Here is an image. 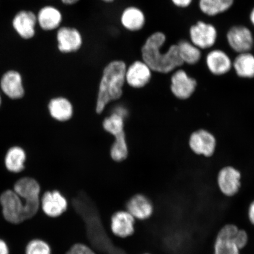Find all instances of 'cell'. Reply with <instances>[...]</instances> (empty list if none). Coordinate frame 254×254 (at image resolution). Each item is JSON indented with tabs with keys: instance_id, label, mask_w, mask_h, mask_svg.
Wrapping results in <instances>:
<instances>
[{
	"instance_id": "obj_17",
	"label": "cell",
	"mask_w": 254,
	"mask_h": 254,
	"mask_svg": "<svg viewBox=\"0 0 254 254\" xmlns=\"http://www.w3.org/2000/svg\"><path fill=\"white\" fill-rule=\"evenodd\" d=\"M36 17L38 27L44 31H56L63 25V12L55 5L43 6L36 13Z\"/></svg>"
},
{
	"instance_id": "obj_14",
	"label": "cell",
	"mask_w": 254,
	"mask_h": 254,
	"mask_svg": "<svg viewBox=\"0 0 254 254\" xmlns=\"http://www.w3.org/2000/svg\"><path fill=\"white\" fill-rule=\"evenodd\" d=\"M12 27L22 39L29 40L36 36L38 27L36 14L31 10L22 9L12 20Z\"/></svg>"
},
{
	"instance_id": "obj_11",
	"label": "cell",
	"mask_w": 254,
	"mask_h": 254,
	"mask_svg": "<svg viewBox=\"0 0 254 254\" xmlns=\"http://www.w3.org/2000/svg\"><path fill=\"white\" fill-rule=\"evenodd\" d=\"M189 146L195 155L210 158L215 153L217 139L211 132L205 129H199L190 135Z\"/></svg>"
},
{
	"instance_id": "obj_9",
	"label": "cell",
	"mask_w": 254,
	"mask_h": 254,
	"mask_svg": "<svg viewBox=\"0 0 254 254\" xmlns=\"http://www.w3.org/2000/svg\"><path fill=\"white\" fill-rule=\"evenodd\" d=\"M242 174L240 171L231 166L221 168L218 171L216 183L219 191L225 197H234L240 192L242 187Z\"/></svg>"
},
{
	"instance_id": "obj_7",
	"label": "cell",
	"mask_w": 254,
	"mask_h": 254,
	"mask_svg": "<svg viewBox=\"0 0 254 254\" xmlns=\"http://www.w3.org/2000/svg\"><path fill=\"white\" fill-rule=\"evenodd\" d=\"M225 38L228 46L237 55L252 52L254 49V34L246 25H233L227 30Z\"/></svg>"
},
{
	"instance_id": "obj_15",
	"label": "cell",
	"mask_w": 254,
	"mask_h": 254,
	"mask_svg": "<svg viewBox=\"0 0 254 254\" xmlns=\"http://www.w3.org/2000/svg\"><path fill=\"white\" fill-rule=\"evenodd\" d=\"M153 71L142 60H136L127 66L126 81L135 88L144 87L150 83Z\"/></svg>"
},
{
	"instance_id": "obj_26",
	"label": "cell",
	"mask_w": 254,
	"mask_h": 254,
	"mask_svg": "<svg viewBox=\"0 0 254 254\" xmlns=\"http://www.w3.org/2000/svg\"><path fill=\"white\" fill-rule=\"evenodd\" d=\"M25 159L26 155L23 149L18 147H12L6 154L5 166L12 173H20L24 168Z\"/></svg>"
},
{
	"instance_id": "obj_30",
	"label": "cell",
	"mask_w": 254,
	"mask_h": 254,
	"mask_svg": "<svg viewBox=\"0 0 254 254\" xmlns=\"http://www.w3.org/2000/svg\"><path fill=\"white\" fill-rule=\"evenodd\" d=\"M235 243L241 251L243 250L248 246L250 241V236L247 231L244 229H239L234 238Z\"/></svg>"
},
{
	"instance_id": "obj_38",
	"label": "cell",
	"mask_w": 254,
	"mask_h": 254,
	"mask_svg": "<svg viewBox=\"0 0 254 254\" xmlns=\"http://www.w3.org/2000/svg\"><path fill=\"white\" fill-rule=\"evenodd\" d=\"M249 20L251 24H252V26L254 28V5L250 12Z\"/></svg>"
},
{
	"instance_id": "obj_31",
	"label": "cell",
	"mask_w": 254,
	"mask_h": 254,
	"mask_svg": "<svg viewBox=\"0 0 254 254\" xmlns=\"http://www.w3.org/2000/svg\"><path fill=\"white\" fill-rule=\"evenodd\" d=\"M66 254H95L90 248L81 244L73 246Z\"/></svg>"
},
{
	"instance_id": "obj_23",
	"label": "cell",
	"mask_w": 254,
	"mask_h": 254,
	"mask_svg": "<svg viewBox=\"0 0 254 254\" xmlns=\"http://www.w3.org/2000/svg\"><path fill=\"white\" fill-rule=\"evenodd\" d=\"M178 51L184 65L194 66L202 59V50L189 40H181L177 44Z\"/></svg>"
},
{
	"instance_id": "obj_5",
	"label": "cell",
	"mask_w": 254,
	"mask_h": 254,
	"mask_svg": "<svg viewBox=\"0 0 254 254\" xmlns=\"http://www.w3.org/2000/svg\"><path fill=\"white\" fill-rule=\"evenodd\" d=\"M189 34L190 42L202 51L213 49L218 39L217 28L202 20L190 25Z\"/></svg>"
},
{
	"instance_id": "obj_8",
	"label": "cell",
	"mask_w": 254,
	"mask_h": 254,
	"mask_svg": "<svg viewBox=\"0 0 254 254\" xmlns=\"http://www.w3.org/2000/svg\"><path fill=\"white\" fill-rule=\"evenodd\" d=\"M198 82L196 79L182 68L171 74L170 89L174 96L180 100H187L195 93Z\"/></svg>"
},
{
	"instance_id": "obj_34",
	"label": "cell",
	"mask_w": 254,
	"mask_h": 254,
	"mask_svg": "<svg viewBox=\"0 0 254 254\" xmlns=\"http://www.w3.org/2000/svg\"><path fill=\"white\" fill-rule=\"evenodd\" d=\"M247 215L251 224L254 226V200L250 203L248 208Z\"/></svg>"
},
{
	"instance_id": "obj_33",
	"label": "cell",
	"mask_w": 254,
	"mask_h": 254,
	"mask_svg": "<svg viewBox=\"0 0 254 254\" xmlns=\"http://www.w3.org/2000/svg\"><path fill=\"white\" fill-rule=\"evenodd\" d=\"M113 113L118 114L119 116L123 117L124 119L127 118L128 114V111L126 107L123 106H117L114 108Z\"/></svg>"
},
{
	"instance_id": "obj_35",
	"label": "cell",
	"mask_w": 254,
	"mask_h": 254,
	"mask_svg": "<svg viewBox=\"0 0 254 254\" xmlns=\"http://www.w3.org/2000/svg\"><path fill=\"white\" fill-rule=\"evenodd\" d=\"M0 254H9V249L4 241L0 239Z\"/></svg>"
},
{
	"instance_id": "obj_21",
	"label": "cell",
	"mask_w": 254,
	"mask_h": 254,
	"mask_svg": "<svg viewBox=\"0 0 254 254\" xmlns=\"http://www.w3.org/2000/svg\"><path fill=\"white\" fill-rule=\"evenodd\" d=\"M134 218L128 212H116L111 218V230L117 236L125 238L134 232Z\"/></svg>"
},
{
	"instance_id": "obj_27",
	"label": "cell",
	"mask_w": 254,
	"mask_h": 254,
	"mask_svg": "<svg viewBox=\"0 0 254 254\" xmlns=\"http://www.w3.org/2000/svg\"><path fill=\"white\" fill-rule=\"evenodd\" d=\"M114 137L115 141L111 148V157L117 162L122 161L126 159L128 152L125 132Z\"/></svg>"
},
{
	"instance_id": "obj_12",
	"label": "cell",
	"mask_w": 254,
	"mask_h": 254,
	"mask_svg": "<svg viewBox=\"0 0 254 254\" xmlns=\"http://www.w3.org/2000/svg\"><path fill=\"white\" fill-rule=\"evenodd\" d=\"M205 64L208 72L215 77H222L233 71V59L222 49L209 50L205 57Z\"/></svg>"
},
{
	"instance_id": "obj_13",
	"label": "cell",
	"mask_w": 254,
	"mask_h": 254,
	"mask_svg": "<svg viewBox=\"0 0 254 254\" xmlns=\"http://www.w3.org/2000/svg\"><path fill=\"white\" fill-rule=\"evenodd\" d=\"M239 228L236 225L227 224L218 231L213 246L214 254H241L235 243L234 238Z\"/></svg>"
},
{
	"instance_id": "obj_36",
	"label": "cell",
	"mask_w": 254,
	"mask_h": 254,
	"mask_svg": "<svg viewBox=\"0 0 254 254\" xmlns=\"http://www.w3.org/2000/svg\"><path fill=\"white\" fill-rule=\"evenodd\" d=\"M106 254H127L125 251L120 249L119 247H116L114 246L110 252L107 253Z\"/></svg>"
},
{
	"instance_id": "obj_1",
	"label": "cell",
	"mask_w": 254,
	"mask_h": 254,
	"mask_svg": "<svg viewBox=\"0 0 254 254\" xmlns=\"http://www.w3.org/2000/svg\"><path fill=\"white\" fill-rule=\"evenodd\" d=\"M167 39L163 32L155 31L146 39L141 48V60L153 72L158 74H171L184 65L176 44H172L166 51L163 50Z\"/></svg>"
},
{
	"instance_id": "obj_4",
	"label": "cell",
	"mask_w": 254,
	"mask_h": 254,
	"mask_svg": "<svg viewBox=\"0 0 254 254\" xmlns=\"http://www.w3.org/2000/svg\"><path fill=\"white\" fill-rule=\"evenodd\" d=\"M14 190L24 199L25 220L34 217L40 206L39 184L31 178H23L15 183Z\"/></svg>"
},
{
	"instance_id": "obj_32",
	"label": "cell",
	"mask_w": 254,
	"mask_h": 254,
	"mask_svg": "<svg viewBox=\"0 0 254 254\" xmlns=\"http://www.w3.org/2000/svg\"><path fill=\"white\" fill-rule=\"evenodd\" d=\"M172 4L179 8L185 9L190 7L193 0H170Z\"/></svg>"
},
{
	"instance_id": "obj_6",
	"label": "cell",
	"mask_w": 254,
	"mask_h": 254,
	"mask_svg": "<svg viewBox=\"0 0 254 254\" xmlns=\"http://www.w3.org/2000/svg\"><path fill=\"white\" fill-rule=\"evenodd\" d=\"M56 32L57 50L63 55L77 53L83 47V35L77 28L63 25Z\"/></svg>"
},
{
	"instance_id": "obj_16",
	"label": "cell",
	"mask_w": 254,
	"mask_h": 254,
	"mask_svg": "<svg viewBox=\"0 0 254 254\" xmlns=\"http://www.w3.org/2000/svg\"><path fill=\"white\" fill-rule=\"evenodd\" d=\"M120 23L127 31L138 33L144 29L147 24V16L138 6H127L121 12Z\"/></svg>"
},
{
	"instance_id": "obj_40",
	"label": "cell",
	"mask_w": 254,
	"mask_h": 254,
	"mask_svg": "<svg viewBox=\"0 0 254 254\" xmlns=\"http://www.w3.org/2000/svg\"><path fill=\"white\" fill-rule=\"evenodd\" d=\"M1 96H0V106H1Z\"/></svg>"
},
{
	"instance_id": "obj_28",
	"label": "cell",
	"mask_w": 254,
	"mask_h": 254,
	"mask_svg": "<svg viewBox=\"0 0 254 254\" xmlns=\"http://www.w3.org/2000/svg\"><path fill=\"white\" fill-rule=\"evenodd\" d=\"M125 120L118 114L112 113L110 116L104 119V128L114 136L123 134L125 132Z\"/></svg>"
},
{
	"instance_id": "obj_24",
	"label": "cell",
	"mask_w": 254,
	"mask_h": 254,
	"mask_svg": "<svg viewBox=\"0 0 254 254\" xmlns=\"http://www.w3.org/2000/svg\"><path fill=\"white\" fill-rule=\"evenodd\" d=\"M236 0H199L198 8L201 13L214 17L230 10Z\"/></svg>"
},
{
	"instance_id": "obj_22",
	"label": "cell",
	"mask_w": 254,
	"mask_h": 254,
	"mask_svg": "<svg viewBox=\"0 0 254 254\" xmlns=\"http://www.w3.org/2000/svg\"><path fill=\"white\" fill-rule=\"evenodd\" d=\"M233 71L238 78H254V54L247 52L238 54L233 60Z\"/></svg>"
},
{
	"instance_id": "obj_20",
	"label": "cell",
	"mask_w": 254,
	"mask_h": 254,
	"mask_svg": "<svg viewBox=\"0 0 254 254\" xmlns=\"http://www.w3.org/2000/svg\"><path fill=\"white\" fill-rule=\"evenodd\" d=\"M127 209L133 217L147 220L153 214L154 207L150 200L141 194L135 195L129 200Z\"/></svg>"
},
{
	"instance_id": "obj_18",
	"label": "cell",
	"mask_w": 254,
	"mask_h": 254,
	"mask_svg": "<svg viewBox=\"0 0 254 254\" xmlns=\"http://www.w3.org/2000/svg\"><path fill=\"white\" fill-rule=\"evenodd\" d=\"M41 204L44 213L50 217H59L67 208V201L58 190L44 193Z\"/></svg>"
},
{
	"instance_id": "obj_29",
	"label": "cell",
	"mask_w": 254,
	"mask_h": 254,
	"mask_svg": "<svg viewBox=\"0 0 254 254\" xmlns=\"http://www.w3.org/2000/svg\"><path fill=\"white\" fill-rule=\"evenodd\" d=\"M26 254H51V249L49 244L41 240L30 241L25 250Z\"/></svg>"
},
{
	"instance_id": "obj_2",
	"label": "cell",
	"mask_w": 254,
	"mask_h": 254,
	"mask_svg": "<svg viewBox=\"0 0 254 254\" xmlns=\"http://www.w3.org/2000/svg\"><path fill=\"white\" fill-rule=\"evenodd\" d=\"M72 205L85 222L88 239L92 246L101 253L110 252L114 246L105 230L94 202L85 193H80L73 199Z\"/></svg>"
},
{
	"instance_id": "obj_19",
	"label": "cell",
	"mask_w": 254,
	"mask_h": 254,
	"mask_svg": "<svg viewBox=\"0 0 254 254\" xmlns=\"http://www.w3.org/2000/svg\"><path fill=\"white\" fill-rule=\"evenodd\" d=\"M1 87L5 94L12 99H19L24 94L23 79L17 71L9 70L2 75Z\"/></svg>"
},
{
	"instance_id": "obj_10",
	"label": "cell",
	"mask_w": 254,
	"mask_h": 254,
	"mask_svg": "<svg viewBox=\"0 0 254 254\" xmlns=\"http://www.w3.org/2000/svg\"><path fill=\"white\" fill-rule=\"evenodd\" d=\"M2 214L12 224H20L25 220V203L14 190H7L0 196Z\"/></svg>"
},
{
	"instance_id": "obj_25",
	"label": "cell",
	"mask_w": 254,
	"mask_h": 254,
	"mask_svg": "<svg viewBox=\"0 0 254 254\" xmlns=\"http://www.w3.org/2000/svg\"><path fill=\"white\" fill-rule=\"evenodd\" d=\"M49 110L53 118L59 122H66L70 119L73 114L71 103L63 97H57L51 100Z\"/></svg>"
},
{
	"instance_id": "obj_39",
	"label": "cell",
	"mask_w": 254,
	"mask_h": 254,
	"mask_svg": "<svg viewBox=\"0 0 254 254\" xmlns=\"http://www.w3.org/2000/svg\"><path fill=\"white\" fill-rule=\"evenodd\" d=\"M100 1L105 3V4H112V3L114 2L116 0H100Z\"/></svg>"
},
{
	"instance_id": "obj_3",
	"label": "cell",
	"mask_w": 254,
	"mask_h": 254,
	"mask_svg": "<svg viewBox=\"0 0 254 254\" xmlns=\"http://www.w3.org/2000/svg\"><path fill=\"white\" fill-rule=\"evenodd\" d=\"M127 65L122 60H114L105 66L99 85L96 111L101 114L111 101L122 96Z\"/></svg>"
},
{
	"instance_id": "obj_37",
	"label": "cell",
	"mask_w": 254,
	"mask_h": 254,
	"mask_svg": "<svg viewBox=\"0 0 254 254\" xmlns=\"http://www.w3.org/2000/svg\"><path fill=\"white\" fill-rule=\"evenodd\" d=\"M81 0H60L63 5L72 6L77 4Z\"/></svg>"
}]
</instances>
